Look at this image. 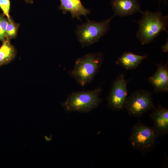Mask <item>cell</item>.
I'll use <instances>...</instances> for the list:
<instances>
[{
	"label": "cell",
	"instance_id": "obj_9",
	"mask_svg": "<svg viewBox=\"0 0 168 168\" xmlns=\"http://www.w3.org/2000/svg\"><path fill=\"white\" fill-rule=\"evenodd\" d=\"M156 93L168 91V68L167 62L165 65L159 64L155 73L147 79Z\"/></svg>",
	"mask_w": 168,
	"mask_h": 168
},
{
	"label": "cell",
	"instance_id": "obj_4",
	"mask_svg": "<svg viewBox=\"0 0 168 168\" xmlns=\"http://www.w3.org/2000/svg\"><path fill=\"white\" fill-rule=\"evenodd\" d=\"M115 15L100 22L90 21L79 25L75 31L78 41L82 47L97 41L108 31L111 21Z\"/></svg>",
	"mask_w": 168,
	"mask_h": 168
},
{
	"label": "cell",
	"instance_id": "obj_11",
	"mask_svg": "<svg viewBox=\"0 0 168 168\" xmlns=\"http://www.w3.org/2000/svg\"><path fill=\"white\" fill-rule=\"evenodd\" d=\"M60 4L59 9L62 11L63 14L69 12L73 19L77 18L80 20V16L86 17L90 14V10L85 8L82 4L81 0H59Z\"/></svg>",
	"mask_w": 168,
	"mask_h": 168
},
{
	"label": "cell",
	"instance_id": "obj_3",
	"mask_svg": "<svg viewBox=\"0 0 168 168\" xmlns=\"http://www.w3.org/2000/svg\"><path fill=\"white\" fill-rule=\"evenodd\" d=\"M101 92L100 87L91 91L73 92L68 96L62 106L67 111L89 112L102 101L100 97Z\"/></svg>",
	"mask_w": 168,
	"mask_h": 168
},
{
	"label": "cell",
	"instance_id": "obj_6",
	"mask_svg": "<svg viewBox=\"0 0 168 168\" xmlns=\"http://www.w3.org/2000/svg\"><path fill=\"white\" fill-rule=\"evenodd\" d=\"M124 108L130 115L140 117L155 108L151 92L145 90L134 91L127 97Z\"/></svg>",
	"mask_w": 168,
	"mask_h": 168
},
{
	"label": "cell",
	"instance_id": "obj_18",
	"mask_svg": "<svg viewBox=\"0 0 168 168\" xmlns=\"http://www.w3.org/2000/svg\"><path fill=\"white\" fill-rule=\"evenodd\" d=\"M27 3L32 4L33 3V0H24Z\"/></svg>",
	"mask_w": 168,
	"mask_h": 168
},
{
	"label": "cell",
	"instance_id": "obj_7",
	"mask_svg": "<svg viewBox=\"0 0 168 168\" xmlns=\"http://www.w3.org/2000/svg\"><path fill=\"white\" fill-rule=\"evenodd\" d=\"M129 81L125 78L124 74H121L113 81L107 98L109 108L120 110L124 108L128 97L127 85Z\"/></svg>",
	"mask_w": 168,
	"mask_h": 168
},
{
	"label": "cell",
	"instance_id": "obj_16",
	"mask_svg": "<svg viewBox=\"0 0 168 168\" xmlns=\"http://www.w3.org/2000/svg\"><path fill=\"white\" fill-rule=\"evenodd\" d=\"M10 7V0H0V8L8 19L11 17L9 15Z\"/></svg>",
	"mask_w": 168,
	"mask_h": 168
},
{
	"label": "cell",
	"instance_id": "obj_15",
	"mask_svg": "<svg viewBox=\"0 0 168 168\" xmlns=\"http://www.w3.org/2000/svg\"><path fill=\"white\" fill-rule=\"evenodd\" d=\"M8 19L3 13L0 14V41L2 42L6 38Z\"/></svg>",
	"mask_w": 168,
	"mask_h": 168
},
{
	"label": "cell",
	"instance_id": "obj_19",
	"mask_svg": "<svg viewBox=\"0 0 168 168\" xmlns=\"http://www.w3.org/2000/svg\"><path fill=\"white\" fill-rule=\"evenodd\" d=\"M163 0V1H164L165 0Z\"/></svg>",
	"mask_w": 168,
	"mask_h": 168
},
{
	"label": "cell",
	"instance_id": "obj_2",
	"mask_svg": "<svg viewBox=\"0 0 168 168\" xmlns=\"http://www.w3.org/2000/svg\"><path fill=\"white\" fill-rule=\"evenodd\" d=\"M103 60L104 55L101 52L86 54L76 59L74 68L68 72V74L84 86L92 81Z\"/></svg>",
	"mask_w": 168,
	"mask_h": 168
},
{
	"label": "cell",
	"instance_id": "obj_8",
	"mask_svg": "<svg viewBox=\"0 0 168 168\" xmlns=\"http://www.w3.org/2000/svg\"><path fill=\"white\" fill-rule=\"evenodd\" d=\"M150 116L154 123L152 128L158 136H163L168 132V109L160 105L153 109Z\"/></svg>",
	"mask_w": 168,
	"mask_h": 168
},
{
	"label": "cell",
	"instance_id": "obj_5",
	"mask_svg": "<svg viewBox=\"0 0 168 168\" xmlns=\"http://www.w3.org/2000/svg\"><path fill=\"white\" fill-rule=\"evenodd\" d=\"M158 136L153 128L140 123L133 128L129 137L132 146L142 152L149 151Z\"/></svg>",
	"mask_w": 168,
	"mask_h": 168
},
{
	"label": "cell",
	"instance_id": "obj_13",
	"mask_svg": "<svg viewBox=\"0 0 168 168\" xmlns=\"http://www.w3.org/2000/svg\"><path fill=\"white\" fill-rule=\"evenodd\" d=\"M10 40L5 38L0 47V67L9 63L16 57V49Z\"/></svg>",
	"mask_w": 168,
	"mask_h": 168
},
{
	"label": "cell",
	"instance_id": "obj_1",
	"mask_svg": "<svg viewBox=\"0 0 168 168\" xmlns=\"http://www.w3.org/2000/svg\"><path fill=\"white\" fill-rule=\"evenodd\" d=\"M142 18L137 23L139 28L137 37L142 44H149L163 31L168 32V16L159 11H142Z\"/></svg>",
	"mask_w": 168,
	"mask_h": 168
},
{
	"label": "cell",
	"instance_id": "obj_17",
	"mask_svg": "<svg viewBox=\"0 0 168 168\" xmlns=\"http://www.w3.org/2000/svg\"><path fill=\"white\" fill-rule=\"evenodd\" d=\"M161 49L165 53L168 52V39L166 43L161 46Z\"/></svg>",
	"mask_w": 168,
	"mask_h": 168
},
{
	"label": "cell",
	"instance_id": "obj_12",
	"mask_svg": "<svg viewBox=\"0 0 168 168\" xmlns=\"http://www.w3.org/2000/svg\"><path fill=\"white\" fill-rule=\"evenodd\" d=\"M147 57V54L141 55L125 52L118 58L115 63L127 70H132L136 68Z\"/></svg>",
	"mask_w": 168,
	"mask_h": 168
},
{
	"label": "cell",
	"instance_id": "obj_10",
	"mask_svg": "<svg viewBox=\"0 0 168 168\" xmlns=\"http://www.w3.org/2000/svg\"><path fill=\"white\" fill-rule=\"evenodd\" d=\"M111 4L115 15L121 17L142 11L141 5L137 0H112Z\"/></svg>",
	"mask_w": 168,
	"mask_h": 168
},
{
	"label": "cell",
	"instance_id": "obj_14",
	"mask_svg": "<svg viewBox=\"0 0 168 168\" xmlns=\"http://www.w3.org/2000/svg\"><path fill=\"white\" fill-rule=\"evenodd\" d=\"M8 20L6 38L11 40L15 39L16 37L20 24L16 23L11 17Z\"/></svg>",
	"mask_w": 168,
	"mask_h": 168
}]
</instances>
